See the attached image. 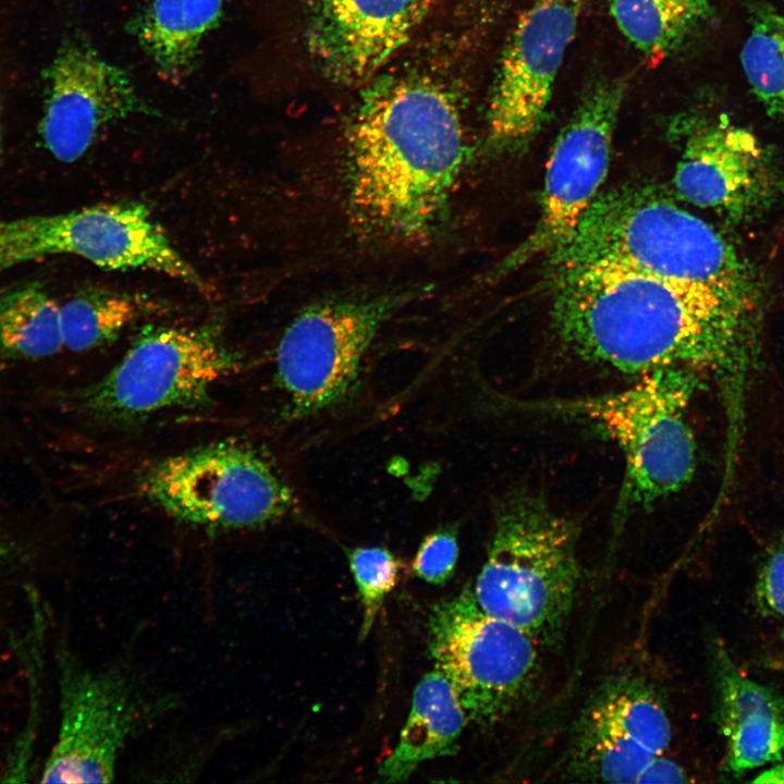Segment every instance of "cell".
<instances>
[{
	"label": "cell",
	"instance_id": "obj_9",
	"mask_svg": "<svg viewBox=\"0 0 784 784\" xmlns=\"http://www.w3.org/2000/svg\"><path fill=\"white\" fill-rule=\"evenodd\" d=\"M411 296L330 299L298 313L275 353V379L294 415L316 414L348 399L375 336Z\"/></svg>",
	"mask_w": 784,
	"mask_h": 784
},
{
	"label": "cell",
	"instance_id": "obj_17",
	"mask_svg": "<svg viewBox=\"0 0 784 784\" xmlns=\"http://www.w3.org/2000/svg\"><path fill=\"white\" fill-rule=\"evenodd\" d=\"M433 0H314L310 47L326 72L365 83L412 37Z\"/></svg>",
	"mask_w": 784,
	"mask_h": 784
},
{
	"label": "cell",
	"instance_id": "obj_15",
	"mask_svg": "<svg viewBox=\"0 0 784 784\" xmlns=\"http://www.w3.org/2000/svg\"><path fill=\"white\" fill-rule=\"evenodd\" d=\"M671 739V721L656 690L634 675L612 676L576 721L567 767L583 781L637 783Z\"/></svg>",
	"mask_w": 784,
	"mask_h": 784
},
{
	"label": "cell",
	"instance_id": "obj_11",
	"mask_svg": "<svg viewBox=\"0 0 784 784\" xmlns=\"http://www.w3.org/2000/svg\"><path fill=\"white\" fill-rule=\"evenodd\" d=\"M537 640L482 611L470 589L437 604L429 648L468 720L492 723L528 690L537 669Z\"/></svg>",
	"mask_w": 784,
	"mask_h": 784
},
{
	"label": "cell",
	"instance_id": "obj_20",
	"mask_svg": "<svg viewBox=\"0 0 784 784\" xmlns=\"http://www.w3.org/2000/svg\"><path fill=\"white\" fill-rule=\"evenodd\" d=\"M621 33L645 56L674 51L707 19L710 0H609Z\"/></svg>",
	"mask_w": 784,
	"mask_h": 784
},
{
	"label": "cell",
	"instance_id": "obj_1",
	"mask_svg": "<svg viewBox=\"0 0 784 784\" xmlns=\"http://www.w3.org/2000/svg\"><path fill=\"white\" fill-rule=\"evenodd\" d=\"M553 324L580 360L636 377L711 375L738 442L760 354L759 309L697 283L607 265L555 268Z\"/></svg>",
	"mask_w": 784,
	"mask_h": 784
},
{
	"label": "cell",
	"instance_id": "obj_30",
	"mask_svg": "<svg viewBox=\"0 0 784 784\" xmlns=\"http://www.w3.org/2000/svg\"><path fill=\"white\" fill-rule=\"evenodd\" d=\"M755 783H784V759L772 762V764L760 772L754 780Z\"/></svg>",
	"mask_w": 784,
	"mask_h": 784
},
{
	"label": "cell",
	"instance_id": "obj_18",
	"mask_svg": "<svg viewBox=\"0 0 784 784\" xmlns=\"http://www.w3.org/2000/svg\"><path fill=\"white\" fill-rule=\"evenodd\" d=\"M224 0H148L132 19L131 34L158 75L181 84L195 71L201 47L220 24Z\"/></svg>",
	"mask_w": 784,
	"mask_h": 784
},
{
	"label": "cell",
	"instance_id": "obj_28",
	"mask_svg": "<svg viewBox=\"0 0 784 784\" xmlns=\"http://www.w3.org/2000/svg\"><path fill=\"white\" fill-rule=\"evenodd\" d=\"M755 601L763 614L784 618V544L763 561L755 585Z\"/></svg>",
	"mask_w": 784,
	"mask_h": 784
},
{
	"label": "cell",
	"instance_id": "obj_21",
	"mask_svg": "<svg viewBox=\"0 0 784 784\" xmlns=\"http://www.w3.org/2000/svg\"><path fill=\"white\" fill-rule=\"evenodd\" d=\"M63 347L60 305L37 282L0 292V351L24 359L45 358Z\"/></svg>",
	"mask_w": 784,
	"mask_h": 784
},
{
	"label": "cell",
	"instance_id": "obj_24",
	"mask_svg": "<svg viewBox=\"0 0 784 784\" xmlns=\"http://www.w3.org/2000/svg\"><path fill=\"white\" fill-rule=\"evenodd\" d=\"M716 722L721 732L756 714L784 718V697L746 677L724 651H715Z\"/></svg>",
	"mask_w": 784,
	"mask_h": 784
},
{
	"label": "cell",
	"instance_id": "obj_7",
	"mask_svg": "<svg viewBox=\"0 0 784 784\" xmlns=\"http://www.w3.org/2000/svg\"><path fill=\"white\" fill-rule=\"evenodd\" d=\"M142 494L180 520L211 528H247L284 517L293 494L259 453L221 442L168 456L139 479Z\"/></svg>",
	"mask_w": 784,
	"mask_h": 784
},
{
	"label": "cell",
	"instance_id": "obj_12",
	"mask_svg": "<svg viewBox=\"0 0 784 784\" xmlns=\"http://www.w3.org/2000/svg\"><path fill=\"white\" fill-rule=\"evenodd\" d=\"M623 79L599 83L583 98L558 136L544 173L538 221L501 271L547 256L564 244L605 180L620 110Z\"/></svg>",
	"mask_w": 784,
	"mask_h": 784
},
{
	"label": "cell",
	"instance_id": "obj_4",
	"mask_svg": "<svg viewBox=\"0 0 784 784\" xmlns=\"http://www.w3.org/2000/svg\"><path fill=\"white\" fill-rule=\"evenodd\" d=\"M700 383L691 369L665 368L637 377L625 389L532 401L528 408L579 421L616 444L624 458L614 512L618 529L629 514L671 497L693 478L696 441L686 414Z\"/></svg>",
	"mask_w": 784,
	"mask_h": 784
},
{
	"label": "cell",
	"instance_id": "obj_26",
	"mask_svg": "<svg viewBox=\"0 0 784 784\" xmlns=\"http://www.w3.org/2000/svg\"><path fill=\"white\" fill-rule=\"evenodd\" d=\"M347 560L363 608L360 635L366 637L385 598L397 584L400 562L382 547L350 549Z\"/></svg>",
	"mask_w": 784,
	"mask_h": 784
},
{
	"label": "cell",
	"instance_id": "obj_6",
	"mask_svg": "<svg viewBox=\"0 0 784 784\" xmlns=\"http://www.w3.org/2000/svg\"><path fill=\"white\" fill-rule=\"evenodd\" d=\"M60 722L41 783H110L132 739L172 705L151 699L122 665L93 670L58 652Z\"/></svg>",
	"mask_w": 784,
	"mask_h": 784
},
{
	"label": "cell",
	"instance_id": "obj_14",
	"mask_svg": "<svg viewBox=\"0 0 784 784\" xmlns=\"http://www.w3.org/2000/svg\"><path fill=\"white\" fill-rule=\"evenodd\" d=\"M583 0H535L502 54L488 109V139L505 150L539 128L579 21Z\"/></svg>",
	"mask_w": 784,
	"mask_h": 784
},
{
	"label": "cell",
	"instance_id": "obj_22",
	"mask_svg": "<svg viewBox=\"0 0 784 784\" xmlns=\"http://www.w3.org/2000/svg\"><path fill=\"white\" fill-rule=\"evenodd\" d=\"M740 62L751 93L765 112L784 121V10L756 2Z\"/></svg>",
	"mask_w": 784,
	"mask_h": 784
},
{
	"label": "cell",
	"instance_id": "obj_23",
	"mask_svg": "<svg viewBox=\"0 0 784 784\" xmlns=\"http://www.w3.org/2000/svg\"><path fill=\"white\" fill-rule=\"evenodd\" d=\"M143 304L128 295L84 292L60 305L63 347L83 352L112 341L142 313Z\"/></svg>",
	"mask_w": 784,
	"mask_h": 784
},
{
	"label": "cell",
	"instance_id": "obj_13",
	"mask_svg": "<svg viewBox=\"0 0 784 784\" xmlns=\"http://www.w3.org/2000/svg\"><path fill=\"white\" fill-rule=\"evenodd\" d=\"M45 97L38 133L61 162H74L111 124L157 111L131 74L85 38L64 40L44 73Z\"/></svg>",
	"mask_w": 784,
	"mask_h": 784
},
{
	"label": "cell",
	"instance_id": "obj_10",
	"mask_svg": "<svg viewBox=\"0 0 784 784\" xmlns=\"http://www.w3.org/2000/svg\"><path fill=\"white\" fill-rule=\"evenodd\" d=\"M58 254L76 255L105 269H149L206 289L149 210L136 203L0 220V269Z\"/></svg>",
	"mask_w": 784,
	"mask_h": 784
},
{
	"label": "cell",
	"instance_id": "obj_29",
	"mask_svg": "<svg viewBox=\"0 0 784 784\" xmlns=\"http://www.w3.org/2000/svg\"><path fill=\"white\" fill-rule=\"evenodd\" d=\"M686 773L675 761L665 758V754L657 757L641 773L637 783H683Z\"/></svg>",
	"mask_w": 784,
	"mask_h": 784
},
{
	"label": "cell",
	"instance_id": "obj_2",
	"mask_svg": "<svg viewBox=\"0 0 784 784\" xmlns=\"http://www.w3.org/2000/svg\"><path fill=\"white\" fill-rule=\"evenodd\" d=\"M466 151L460 111L441 86L426 78L377 85L346 130L352 222L389 241L427 238L448 210Z\"/></svg>",
	"mask_w": 784,
	"mask_h": 784
},
{
	"label": "cell",
	"instance_id": "obj_5",
	"mask_svg": "<svg viewBox=\"0 0 784 784\" xmlns=\"http://www.w3.org/2000/svg\"><path fill=\"white\" fill-rule=\"evenodd\" d=\"M576 524L539 492L515 490L494 510L486 561L470 592L491 616L538 644L565 627L580 584Z\"/></svg>",
	"mask_w": 784,
	"mask_h": 784
},
{
	"label": "cell",
	"instance_id": "obj_27",
	"mask_svg": "<svg viewBox=\"0 0 784 784\" xmlns=\"http://www.w3.org/2000/svg\"><path fill=\"white\" fill-rule=\"evenodd\" d=\"M458 558L457 531L442 527L427 535L413 560L415 575L432 585H443L453 575Z\"/></svg>",
	"mask_w": 784,
	"mask_h": 784
},
{
	"label": "cell",
	"instance_id": "obj_19",
	"mask_svg": "<svg viewBox=\"0 0 784 784\" xmlns=\"http://www.w3.org/2000/svg\"><path fill=\"white\" fill-rule=\"evenodd\" d=\"M466 719L448 677L437 667L427 673L414 690L396 746L380 765L381 780L404 781L421 763L453 755Z\"/></svg>",
	"mask_w": 784,
	"mask_h": 784
},
{
	"label": "cell",
	"instance_id": "obj_31",
	"mask_svg": "<svg viewBox=\"0 0 784 784\" xmlns=\"http://www.w3.org/2000/svg\"><path fill=\"white\" fill-rule=\"evenodd\" d=\"M1 553H2V547H1V544H0V555H1Z\"/></svg>",
	"mask_w": 784,
	"mask_h": 784
},
{
	"label": "cell",
	"instance_id": "obj_16",
	"mask_svg": "<svg viewBox=\"0 0 784 784\" xmlns=\"http://www.w3.org/2000/svg\"><path fill=\"white\" fill-rule=\"evenodd\" d=\"M678 198L733 223L763 217L784 197L773 154L747 128L725 119L690 131L673 179Z\"/></svg>",
	"mask_w": 784,
	"mask_h": 784
},
{
	"label": "cell",
	"instance_id": "obj_3",
	"mask_svg": "<svg viewBox=\"0 0 784 784\" xmlns=\"http://www.w3.org/2000/svg\"><path fill=\"white\" fill-rule=\"evenodd\" d=\"M549 259L554 268L607 264L702 284L760 307V281L748 259L709 223L650 185L601 191Z\"/></svg>",
	"mask_w": 784,
	"mask_h": 784
},
{
	"label": "cell",
	"instance_id": "obj_32",
	"mask_svg": "<svg viewBox=\"0 0 784 784\" xmlns=\"http://www.w3.org/2000/svg\"><path fill=\"white\" fill-rule=\"evenodd\" d=\"M1 131V130H0Z\"/></svg>",
	"mask_w": 784,
	"mask_h": 784
},
{
	"label": "cell",
	"instance_id": "obj_8",
	"mask_svg": "<svg viewBox=\"0 0 784 784\" xmlns=\"http://www.w3.org/2000/svg\"><path fill=\"white\" fill-rule=\"evenodd\" d=\"M238 366L209 329L148 328L107 375L81 392L79 403L101 420H139L203 404Z\"/></svg>",
	"mask_w": 784,
	"mask_h": 784
},
{
	"label": "cell",
	"instance_id": "obj_25",
	"mask_svg": "<svg viewBox=\"0 0 784 784\" xmlns=\"http://www.w3.org/2000/svg\"><path fill=\"white\" fill-rule=\"evenodd\" d=\"M726 739L725 769L733 775L772 763L784 754V718L756 714L722 732Z\"/></svg>",
	"mask_w": 784,
	"mask_h": 784
}]
</instances>
